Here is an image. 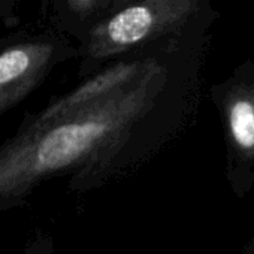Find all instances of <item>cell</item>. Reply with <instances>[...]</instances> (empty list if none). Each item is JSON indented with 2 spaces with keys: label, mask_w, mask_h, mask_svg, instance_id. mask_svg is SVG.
<instances>
[{
  "label": "cell",
  "mask_w": 254,
  "mask_h": 254,
  "mask_svg": "<svg viewBox=\"0 0 254 254\" xmlns=\"http://www.w3.org/2000/svg\"><path fill=\"white\" fill-rule=\"evenodd\" d=\"M199 8V0H139L99 23L90 33L87 56L105 60L130 51L183 26Z\"/></svg>",
  "instance_id": "cell-2"
},
{
  "label": "cell",
  "mask_w": 254,
  "mask_h": 254,
  "mask_svg": "<svg viewBox=\"0 0 254 254\" xmlns=\"http://www.w3.org/2000/svg\"><path fill=\"white\" fill-rule=\"evenodd\" d=\"M168 72L148 59L126 85L70 115L36 121L0 145V212L23 206L48 178L72 174L73 190H90L109 177L135 127L154 109Z\"/></svg>",
  "instance_id": "cell-1"
},
{
  "label": "cell",
  "mask_w": 254,
  "mask_h": 254,
  "mask_svg": "<svg viewBox=\"0 0 254 254\" xmlns=\"http://www.w3.org/2000/svg\"><path fill=\"white\" fill-rule=\"evenodd\" d=\"M70 11L78 15H88L97 5V0H66Z\"/></svg>",
  "instance_id": "cell-7"
},
{
  "label": "cell",
  "mask_w": 254,
  "mask_h": 254,
  "mask_svg": "<svg viewBox=\"0 0 254 254\" xmlns=\"http://www.w3.org/2000/svg\"><path fill=\"white\" fill-rule=\"evenodd\" d=\"M21 254H56V239L50 232L38 229L24 245Z\"/></svg>",
  "instance_id": "cell-6"
},
{
  "label": "cell",
  "mask_w": 254,
  "mask_h": 254,
  "mask_svg": "<svg viewBox=\"0 0 254 254\" xmlns=\"http://www.w3.org/2000/svg\"><path fill=\"white\" fill-rule=\"evenodd\" d=\"M56 54L51 42H23L0 53V115L21 102L48 72Z\"/></svg>",
  "instance_id": "cell-3"
},
{
  "label": "cell",
  "mask_w": 254,
  "mask_h": 254,
  "mask_svg": "<svg viewBox=\"0 0 254 254\" xmlns=\"http://www.w3.org/2000/svg\"><path fill=\"white\" fill-rule=\"evenodd\" d=\"M148 60V59H147ZM147 60L142 62H121L105 72L93 76L84 85L78 87L70 94L56 100L45 111H42L35 120L36 121H50L54 118H62L70 115L82 108H87L100 99L117 91L129 81H132L145 66Z\"/></svg>",
  "instance_id": "cell-4"
},
{
  "label": "cell",
  "mask_w": 254,
  "mask_h": 254,
  "mask_svg": "<svg viewBox=\"0 0 254 254\" xmlns=\"http://www.w3.org/2000/svg\"><path fill=\"white\" fill-rule=\"evenodd\" d=\"M114 6H121V5H127L129 2H132V0H111Z\"/></svg>",
  "instance_id": "cell-8"
},
{
  "label": "cell",
  "mask_w": 254,
  "mask_h": 254,
  "mask_svg": "<svg viewBox=\"0 0 254 254\" xmlns=\"http://www.w3.org/2000/svg\"><path fill=\"white\" fill-rule=\"evenodd\" d=\"M229 136L235 148L254 160V90L233 93L224 106Z\"/></svg>",
  "instance_id": "cell-5"
}]
</instances>
